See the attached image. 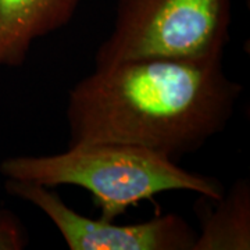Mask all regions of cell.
<instances>
[{"label": "cell", "mask_w": 250, "mask_h": 250, "mask_svg": "<svg viewBox=\"0 0 250 250\" xmlns=\"http://www.w3.org/2000/svg\"><path fill=\"white\" fill-rule=\"evenodd\" d=\"M224 57L139 59L95 67L68 92L70 145H135L177 161L223 132L243 86Z\"/></svg>", "instance_id": "6da1fadb"}, {"label": "cell", "mask_w": 250, "mask_h": 250, "mask_svg": "<svg viewBox=\"0 0 250 250\" xmlns=\"http://www.w3.org/2000/svg\"><path fill=\"white\" fill-rule=\"evenodd\" d=\"M0 172L6 179L47 188L85 189L106 221L164 192L189 190L211 200L224 195V187L214 177L188 171L168 157L126 143H77L56 154L7 157L0 163Z\"/></svg>", "instance_id": "7a4b0ae2"}, {"label": "cell", "mask_w": 250, "mask_h": 250, "mask_svg": "<svg viewBox=\"0 0 250 250\" xmlns=\"http://www.w3.org/2000/svg\"><path fill=\"white\" fill-rule=\"evenodd\" d=\"M232 0H118L114 27L95 67L139 59L224 57Z\"/></svg>", "instance_id": "3957f363"}, {"label": "cell", "mask_w": 250, "mask_h": 250, "mask_svg": "<svg viewBox=\"0 0 250 250\" xmlns=\"http://www.w3.org/2000/svg\"><path fill=\"white\" fill-rule=\"evenodd\" d=\"M10 195L25 200L52 221L70 250H192L197 231L178 214L118 225L89 218L67 205L54 190L29 181L6 179Z\"/></svg>", "instance_id": "277c9868"}, {"label": "cell", "mask_w": 250, "mask_h": 250, "mask_svg": "<svg viewBox=\"0 0 250 250\" xmlns=\"http://www.w3.org/2000/svg\"><path fill=\"white\" fill-rule=\"evenodd\" d=\"M81 0H0V68L20 67L34 42L65 27Z\"/></svg>", "instance_id": "5b68a950"}, {"label": "cell", "mask_w": 250, "mask_h": 250, "mask_svg": "<svg viewBox=\"0 0 250 250\" xmlns=\"http://www.w3.org/2000/svg\"><path fill=\"white\" fill-rule=\"evenodd\" d=\"M208 207V197L199 196L196 214L200 231L192 250L250 249V182L239 178L228 193Z\"/></svg>", "instance_id": "8992f818"}, {"label": "cell", "mask_w": 250, "mask_h": 250, "mask_svg": "<svg viewBox=\"0 0 250 250\" xmlns=\"http://www.w3.org/2000/svg\"><path fill=\"white\" fill-rule=\"evenodd\" d=\"M29 243L27 227L10 210H0V250H22Z\"/></svg>", "instance_id": "52a82bcc"}]
</instances>
